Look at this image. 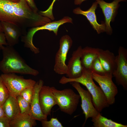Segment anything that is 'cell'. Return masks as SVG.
<instances>
[{
	"mask_svg": "<svg viewBox=\"0 0 127 127\" xmlns=\"http://www.w3.org/2000/svg\"><path fill=\"white\" fill-rule=\"evenodd\" d=\"M94 127H127V125L114 122L103 116L99 112L96 116L92 118Z\"/></svg>",
	"mask_w": 127,
	"mask_h": 127,
	"instance_id": "obj_21",
	"label": "cell"
},
{
	"mask_svg": "<svg viewBox=\"0 0 127 127\" xmlns=\"http://www.w3.org/2000/svg\"><path fill=\"white\" fill-rule=\"evenodd\" d=\"M2 58L0 61V71L3 73H18L36 76L37 70L28 65L13 46L7 45L2 50Z\"/></svg>",
	"mask_w": 127,
	"mask_h": 127,
	"instance_id": "obj_2",
	"label": "cell"
},
{
	"mask_svg": "<svg viewBox=\"0 0 127 127\" xmlns=\"http://www.w3.org/2000/svg\"><path fill=\"white\" fill-rule=\"evenodd\" d=\"M39 99L42 111L44 115L47 117L51 115L53 107L57 105L50 87L43 86L39 92Z\"/></svg>",
	"mask_w": 127,
	"mask_h": 127,
	"instance_id": "obj_14",
	"label": "cell"
},
{
	"mask_svg": "<svg viewBox=\"0 0 127 127\" xmlns=\"http://www.w3.org/2000/svg\"><path fill=\"white\" fill-rule=\"evenodd\" d=\"M9 95V91L0 76V106H2Z\"/></svg>",
	"mask_w": 127,
	"mask_h": 127,
	"instance_id": "obj_23",
	"label": "cell"
},
{
	"mask_svg": "<svg viewBox=\"0 0 127 127\" xmlns=\"http://www.w3.org/2000/svg\"><path fill=\"white\" fill-rule=\"evenodd\" d=\"M106 73H112L116 67V56L108 50L99 49L98 57Z\"/></svg>",
	"mask_w": 127,
	"mask_h": 127,
	"instance_id": "obj_17",
	"label": "cell"
},
{
	"mask_svg": "<svg viewBox=\"0 0 127 127\" xmlns=\"http://www.w3.org/2000/svg\"><path fill=\"white\" fill-rule=\"evenodd\" d=\"M5 115L10 121L20 113L16 97L10 95L2 106Z\"/></svg>",
	"mask_w": 127,
	"mask_h": 127,
	"instance_id": "obj_19",
	"label": "cell"
},
{
	"mask_svg": "<svg viewBox=\"0 0 127 127\" xmlns=\"http://www.w3.org/2000/svg\"><path fill=\"white\" fill-rule=\"evenodd\" d=\"M33 87H28L24 89L20 94V95L30 104L33 95Z\"/></svg>",
	"mask_w": 127,
	"mask_h": 127,
	"instance_id": "obj_26",
	"label": "cell"
},
{
	"mask_svg": "<svg viewBox=\"0 0 127 127\" xmlns=\"http://www.w3.org/2000/svg\"><path fill=\"white\" fill-rule=\"evenodd\" d=\"M44 83L43 81L41 79L36 82L33 87V95L30 104V115L36 120L40 121L47 120V117L43 114L41 110L39 99V92Z\"/></svg>",
	"mask_w": 127,
	"mask_h": 127,
	"instance_id": "obj_12",
	"label": "cell"
},
{
	"mask_svg": "<svg viewBox=\"0 0 127 127\" xmlns=\"http://www.w3.org/2000/svg\"><path fill=\"white\" fill-rule=\"evenodd\" d=\"M81 46H79L73 52L72 56L68 61L67 71L66 74L67 78L70 79L78 78L82 75L83 68L81 60L82 49Z\"/></svg>",
	"mask_w": 127,
	"mask_h": 127,
	"instance_id": "obj_13",
	"label": "cell"
},
{
	"mask_svg": "<svg viewBox=\"0 0 127 127\" xmlns=\"http://www.w3.org/2000/svg\"><path fill=\"white\" fill-rule=\"evenodd\" d=\"M91 70L92 72L100 75H104L106 73L98 57L93 62Z\"/></svg>",
	"mask_w": 127,
	"mask_h": 127,
	"instance_id": "obj_24",
	"label": "cell"
},
{
	"mask_svg": "<svg viewBox=\"0 0 127 127\" xmlns=\"http://www.w3.org/2000/svg\"><path fill=\"white\" fill-rule=\"evenodd\" d=\"M8 45L13 46L18 43L23 31L16 25L6 22H1Z\"/></svg>",
	"mask_w": 127,
	"mask_h": 127,
	"instance_id": "obj_16",
	"label": "cell"
},
{
	"mask_svg": "<svg viewBox=\"0 0 127 127\" xmlns=\"http://www.w3.org/2000/svg\"><path fill=\"white\" fill-rule=\"evenodd\" d=\"M72 40L68 35L62 36L60 41L59 48L55 56L54 70L59 75L66 74L67 67L66 62L68 52L71 47Z\"/></svg>",
	"mask_w": 127,
	"mask_h": 127,
	"instance_id": "obj_7",
	"label": "cell"
},
{
	"mask_svg": "<svg viewBox=\"0 0 127 127\" xmlns=\"http://www.w3.org/2000/svg\"><path fill=\"white\" fill-rule=\"evenodd\" d=\"M5 115L4 111L2 109V106H0V118Z\"/></svg>",
	"mask_w": 127,
	"mask_h": 127,
	"instance_id": "obj_31",
	"label": "cell"
},
{
	"mask_svg": "<svg viewBox=\"0 0 127 127\" xmlns=\"http://www.w3.org/2000/svg\"><path fill=\"white\" fill-rule=\"evenodd\" d=\"M43 127H63L61 123L58 119L55 118H52L50 120H43L41 121Z\"/></svg>",
	"mask_w": 127,
	"mask_h": 127,
	"instance_id": "obj_25",
	"label": "cell"
},
{
	"mask_svg": "<svg viewBox=\"0 0 127 127\" xmlns=\"http://www.w3.org/2000/svg\"><path fill=\"white\" fill-rule=\"evenodd\" d=\"M1 32H3V31L1 22L0 21V33Z\"/></svg>",
	"mask_w": 127,
	"mask_h": 127,
	"instance_id": "obj_33",
	"label": "cell"
},
{
	"mask_svg": "<svg viewBox=\"0 0 127 127\" xmlns=\"http://www.w3.org/2000/svg\"><path fill=\"white\" fill-rule=\"evenodd\" d=\"M13 2H18L20 0H11Z\"/></svg>",
	"mask_w": 127,
	"mask_h": 127,
	"instance_id": "obj_34",
	"label": "cell"
},
{
	"mask_svg": "<svg viewBox=\"0 0 127 127\" xmlns=\"http://www.w3.org/2000/svg\"><path fill=\"white\" fill-rule=\"evenodd\" d=\"M91 74L93 79L99 85L108 104L110 105L114 104L115 101V96L118 93V90L112 81V74L106 73L105 75H101L92 71Z\"/></svg>",
	"mask_w": 127,
	"mask_h": 127,
	"instance_id": "obj_8",
	"label": "cell"
},
{
	"mask_svg": "<svg viewBox=\"0 0 127 127\" xmlns=\"http://www.w3.org/2000/svg\"><path fill=\"white\" fill-rule=\"evenodd\" d=\"M36 120L29 114L20 113L10 121V127H35L37 125Z\"/></svg>",
	"mask_w": 127,
	"mask_h": 127,
	"instance_id": "obj_20",
	"label": "cell"
},
{
	"mask_svg": "<svg viewBox=\"0 0 127 127\" xmlns=\"http://www.w3.org/2000/svg\"><path fill=\"white\" fill-rule=\"evenodd\" d=\"M117 67L112 73L116 83L127 89V50L120 46L118 51V55L116 56Z\"/></svg>",
	"mask_w": 127,
	"mask_h": 127,
	"instance_id": "obj_9",
	"label": "cell"
},
{
	"mask_svg": "<svg viewBox=\"0 0 127 127\" xmlns=\"http://www.w3.org/2000/svg\"><path fill=\"white\" fill-rule=\"evenodd\" d=\"M8 88L10 95L16 97L24 89L34 87L36 82L31 79H26L15 73H3L0 75Z\"/></svg>",
	"mask_w": 127,
	"mask_h": 127,
	"instance_id": "obj_6",
	"label": "cell"
},
{
	"mask_svg": "<svg viewBox=\"0 0 127 127\" xmlns=\"http://www.w3.org/2000/svg\"><path fill=\"white\" fill-rule=\"evenodd\" d=\"M98 4L96 1L93 3L91 7L86 11L83 10L80 8L78 7L74 9L73 12L75 14L82 15L85 16L93 28L99 34L105 32L106 28L104 22H102L101 24H99L97 21L95 11Z\"/></svg>",
	"mask_w": 127,
	"mask_h": 127,
	"instance_id": "obj_15",
	"label": "cell"
},
{
	"mask_svg": "<svg viewBox=\"0 0 127 127\" xmlns=\"http://www.w3.org/2000/svg\"><path fill=\"white\" fill-rule=\"evenodd\" d=\"M20 110V113H25L30 115L31 113L30 104L20 95L16 97Z\"/></svg>",
	"mask_w": 127,
	"mask_h": 127,
	"instance_id": "obj_22",
	"label": "cell"
},
{
	"mask_svg": "<svg viewBox=\"0 0 127 127\" xmlns=\"http://www.w3.org/2000/svg\"><path fill=\"white\" fill-rule=\"evenodd\" d=\"M50 21L32 10L25 0L17 2L0 0V21L13 24L23 31L26 28L41 26Z\"/></svg>",
	"mask_w": 127,
	"mask_h": 127,
	"instance_id": "obj_1",
	"label": "cell"
},
{
	"mask_svg": "<svg viewBox=\"0 0 127 127\" xmlns=\"http://www.w3.org/2000/svg\"><path fill=\"white\" fill-rule=\"evenodd\" d=\"M10 121L5 115L0 118V127H10Z\"/></svg>",
	"mask_w": 127,
	"mask_h": 127,
	"instance_id": "obj_27",
	"label": "cell"
},
{
	"mask_svg": "<svg viewBox=\"0 0 127 127\" xmlns=\"http://www.w3.org/2000/svg\"><path fill=\"white\" fill-rule=\"evenodd\" d=\"M51 88L61 111L72 115L76 110L79 102L80 97L79 94L70 88L59 90L53 87Z\"/></svg>",
	"mask_w": 127,
	"mask_h": 127,
	"instance_id": "obj_4",
	"label": "cell"
},
{
	"mask_svg": "<svg viewBox=\"0 0 127 127\" xmlns=\"http://www.w3.org/2000/svg\"><path fill=\"white\" fill-rule=\"evenodd\" d=\"M67 23H72V19L68 16H65L59 20L50 22L41 26L30 28L27 33L22 36L21 41L24 43L25 47L29 48L34 54H37L40 52L39 49L34 45L33 42V36L36 32L40 30H47L53 31L57 35L59 27Z\"/></svg>",
	"mask_w": 127,
	"mask_h": 127,
	"instance_id": "obj_5",
	"label": "cell"
},
{
	"mask_svg": "<svg viewBox=\"0 0 127 127\" xmlns=\"http://www.w3.org/2000/svg\"><path fill=\"white\" fill-rule=\"evenodd\" d=\"M8 45L6 38L3 32L0 33V50H2L4 46Z\"/></svg>",
	"mask_w": 127,
	"mask_h": 127,
	"instance_id": "obj_28",
	"label": "cell"
},
{
	"mask_svg": "<svg viewBox=\"0 0 127 127\" xmlns=\"http://www.w3.org/2000/svg\"><path fill=\"white\" fill-rule=\"evenodd\" d=\"M101 8L105 17V32L109 35L112 33V29L110 25L111 22H113L117 13L118 9L121 1H126V0H114L111 3H108L103 0H96Z\"/></svg>",
	"mask_w": 127,
	"mask_h": 127,
	"instance_id": "obj_11",
	"label": "cell"
},
{
	"mask_svg": "<svg viewBox=\"0 0 127 127\" xmlns=\"http://www.w3.org/2000/svg\"><path fill=\"white\" fill-rule=\"evenodd\" d=\"M74 82H78L86 87L91 95L94 105L99 112L100 113L104 108L109 107L110 105L101 88L94 82L91 71L83 68L79 77L70 79L64 76L59 81V83L63 84Z\"/></svg>",
	"mask_w": 127,
	"mask_h": 127,
	"instance_id": "obj_3",
	"label": "cell"
},
{
	"mask_svg": "<svg viewBox=\"0 0 127 127\" xmlns=\"http://www.w3.org/2000/svg\"><path fill=\"white\" fill-rule=\"evenodd\" d=\"M70 83L78 91L80 96L81 100V106L85 116V121L83 124L84 126L88 119L95 117L99 112L94 105L91 95L88 91L84 89L78 82H74Z\"/></svg>",
	"mask_w": 127,
	"mask_h": 127,
	"instance_id": "obj_10",
	"label": "cell"
},
{
	"mask_svg": "<svg viewBox=\"0 0 127 127\" xmlns=\"http://www.w3.org/2000/svg\"><path fill=\"white\" fill-rule=\"evenodd\" d=\"M56 0H53V1H52V3L51 4L50 6H49L50 7V8H53V6L54 4L55 1Z\"/></svg>",
	"mask_w": 127,
	"mask_h": 127,
	"instance_id": "obj_32",
	"label": "cell"
},
{
	"mask_svg": "<svg viewBox=\"0 0 127 127\" xmlns=\"http://www.w3.org/2000/svg\"><path fill=\"white\" fill-rule=\"evenodd\" d=\"M86 0H74V4L75 5H80L82 3Z\"/></svg>",
	"mask_w": 127,
	"mask_h": 127,
	"instance_id": "obj_30",
	"label": "cell"
},
{
	"mask_svg": "<svg viewBox=\"0 0 127 127\" xmlns=\"http://www.w3.org/2000/svg\"><path fill=\"white\" fill-rule=\"evenodd\" d=\"M100 48L87 46L82 48L81 60L84 69L91 71L92 63L98 57Z\"/></svg>",
	"mask_w": 127,
	"mask_h": 127,
	"instance_id": "obj_18",
	"label": "cell"
},
{
	"mask_svg": "<svg viewBox=\"0 0 127 127\" xmlns=\"http://www.w3.org/2000/svg\"><path fill=\"white\" fill-rule=\"evenodd\" d=\"M28 5L33 10L37 12L38 9L33 0H25Z\"/></svg>",
	"mask_w": 127,
	"mask_h": 127,
	"instance_id": "obj_29",
	"label": "cell"
}]
</instances>
